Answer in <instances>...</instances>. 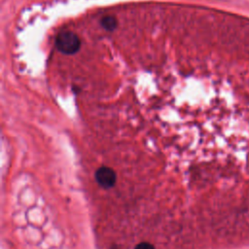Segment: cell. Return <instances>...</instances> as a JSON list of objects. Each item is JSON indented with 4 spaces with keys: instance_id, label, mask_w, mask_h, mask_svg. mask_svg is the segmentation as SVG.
I'll return each instance as SVG.
<instances>
[{
    "instance_id": "6da1fadb",
    "label": "cell",
    "mask_w": 249,
    "mask_h": 249,
    "mask_svg": "<svg viewBox=\"0 0 249 249\" xmlns=\"http://www.w3.org/2000/svg\"><path fill=\"white\" fill-rule=\"evenodd\" d=\"M58 50L65 55H73L78 52L81 41L78 35L72 32H63L56 38Z\"/></svg>"
},
{
    "instance_id": "3957f363",
    "label": "cell",
    "mask_w": 249,
    "mask_h": 249,
    "mask_svg": "<svg viewBox=\"0 0 249 249\" xmlns=\"http://www.w3.org/2000/svg\"><path fill=\"white\" fill-rule=\"evenodd\" d=\"M101 26L108 32H112L117 27V21L114 17L107 16L101 20Z\"/></svg>"
},
{
    "instance_id": "7a4b0ae2",
    "label": "cell",
    "mask_w": 249,
    "mask_h": 249,
    "mask_svg": "<svg viewBox=\"0 0 249 249\" xmlns=\"http://www.w3.org/2000/svg\"><path fill=\"white\" fill-rule=\"evenodd\" d=\"M96 180L98 182V184L105 189V190H109L111 188H113L116 185L117 182V174L115 172V170L109 166H100L95 174Z\"/></svg>"
},
{
    "instance_id": "277c9868",
    "label": "cell",
    "mask_w": 249,
    "mask_h": 249,
    "mask_svg": "<svg viewBox=\"0 0 249 249\" xmlns=\"http://www.w3.org/2000/svg\"><path fill=\"white\" fill-rule=\"evenodd\" d=\"M134 249H155V246L149 242H146V241H143V242H140L138 243Z\"/></svg>"
}]
</instances>
